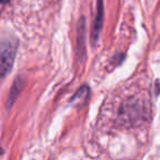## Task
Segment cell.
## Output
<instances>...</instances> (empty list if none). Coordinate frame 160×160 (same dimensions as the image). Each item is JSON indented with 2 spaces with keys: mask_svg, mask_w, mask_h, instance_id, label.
I'll return each instance as SVG.
<instances>
[{
  "mask_svg": "<svg viewBox=\"0 0 160 160\" xmlns=\"http://www.w3.org/2000/svg\"><path fill=\"white\" fill-rule=\"evenodd\" d=\"M85 21L83 18H81L80 20V24H78V49H79V53L81 55H83V38H85Z\"/></svg>",
  "mask_w": 160,
  "mask_h": 160,
  "instance_id": "obj_4",
  "label": "cell"
},
{
  "mask_svg": "<svg viewBox=\"0 0 160 160\" xmlns=\"http://www.w3.org/2000/svg\"><path fill=\"white\" fill-rule=\"evenodd\" d=\"M87 92H89V88H88L87 86H83V87H81L77 92H76L75 96H73L72 99H71V101L73 102V101H76V100H81V99H83V97L87 94Z\"/></svg>",
  "mask_w": 160,
  "mask_h": 160,
  "instance_id": "obj_5",
  "label": "cell"
},
{
  "mask_svg": "<svg viewBox=\"0 0 160 160\" xmlns=\"http://www.w3.org/2000/svg\"><path fill=\"white\" fill-rule=\"evenodd\" d=\"M18 40L14 36H3L0 48V72L5 78L11 71L18 51Z\"/></svg>",
  "mask_w": 160,
  "mask_h": 160,
  "instance_id": "obj_1",
  "label": "cell"
},
{
  "mask_svg": "<svg viewBox=\"0 0 160 160\" xmlns=\"http://www.w3.org/2000/svg\"><path fill=\"white\" fill-rule=\"evenodd\" d=\"M24 85H25L24 79H22L21 77L16 78L13 85H12V87H11V90H10L9 96H8V99H7V109H9V108H11L12 105H13L17 98L20 96L21 91H22V89L24 88Z\"/></svg>",
  "mask_w": 160,
  "mask_h": 160,
  "instance_id": "obj_3",
  "label": "cell"
},
{
  "mask_svg": "<svg viewBox=\"0 0 160 160\" xmlns=\"http://www.w3.org/2000/svg\"><path fill=\"white\" fill-rule=\"evenodd\" d=\"M103 18H104V6H103V0H98V6H97V16L94 18L93 24H92L91 34H90V40H91L92 46L98 43L99 36L102 31L103 27Z\"/></svg>",
  "mask_w": 160,
  "mask_h": 160,
  "instance_id": "obj_2",
  "label": "cell"
},
{
  "mask_svg": "<svg viewBox=\"0 0 160 160\" xmlns=\"http://www.w3.org/2000/svg\"><path fill=\"white\" fill-rule=\"evenodd\" d=\"M1 1H2V2H8L9 0H1Z\"/></svg>",
  "mask_w": 160,
  "mask_h": 160,
  "instance_id": "obj_6",
  "label": "cell"
}]
</instances>
